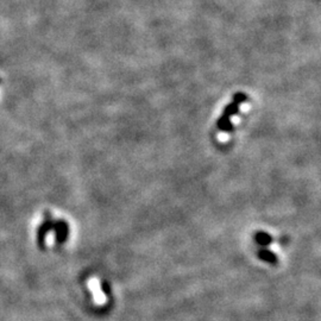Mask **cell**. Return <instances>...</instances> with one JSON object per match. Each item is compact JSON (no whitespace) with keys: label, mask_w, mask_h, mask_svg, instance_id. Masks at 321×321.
<instances>
[{"label":"cell","mask_w":321,"mask_h":321,"mask_svg":"<svg viewBox=\"0 0 321 321\" xmlns=\"http://www.w3.org/2000/svg\"><path fill=\"white\" fill-rule=\"evenodd\" d=\"M54 232H55V239L59 244H63L67 242L69 237V225L68 222L64 220L54 221L53 226Z\"/></svg>","instance_id":"1"},{"label":"cell","mask_w":321,"mask_h":321,"mask_svg":"<svg viewBox=\"0 0 321 321\" xmlns=\"http://www.w3.org/2000/svg\"><path fill=\"white\" fill-rule=\"evenodd\" d=\"M257 257L261 259L262 262L268 263L270 265H276L279 263V257L271 250H269L268 248H261L257 251Z\"/></svg>","instance_id":"2"},{"label":"cell","mask_w":321,"mask_h":321,"mask_svg":"<svg viewBox=\"0 0 321 321\" xmlns=\"http://www.w3.org/2000/svg\"><path fill=\"white\" fill-rule=\"evenodd\" d=\"M253 241L256 242L257 245H259L261 248H268L269 245L272 244L273 238L270 233L265 231H257L253 235Z\"/></svg>","instance_id":"3"},{"label":"cell","mask_w":321,"mask_h":321,"mask_svg":"<svg viewBox=\"0 0 321 321\" xmlns=\"http://www.w3.org/2000/svg\"><path fill=\"white\" fill-rule=\"evenodd\" d=\"M101 289H103V292H104L105 294H109V293L111 292L110 286L107 285L106 282H103V283H101Z\"/></svg>","instance_id":"4"}]
</instances>
